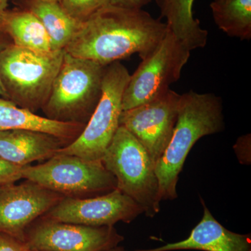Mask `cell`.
I'll return each mask as SVG.
<instances>
[{"instance_id": "obj_1", "label": "cell", "mask_w": 251, "mask_h": 251, "mask_svg": "<svg viewBox=\"0 0 251 251\" xmlns=\"http://www.w3.org/2000/svg\"><path fill=\"white\" fill-rule=\"evenodd\" d=\"M166 23L143 9L108 4L82 23L64 51L74 57L108 66L138 53H153L166 36Z\"/></svg>"}, {"instance_id": "obj_2", "label": "cell", "mask_w": 251, "mask_h": 251, "mask_svg": "<svg viewBox=\"0 0 251 251\" xmlns=\"http://www.w3.org/2000/svg\"><path fill=\"white\" fill-rule=\"evenodd\" d=\"M225 128L222 100L214 94H181L171 142L155 165L161 201L177 198L176 185L186 158L196 142Z\"/></svg>"}, {"instance_id": "obj_3", "label": "cell", "mask_w": 251, "mask_h": 251, "mask_svg": "<svg viewBox=\"0 0 251 251\" xmlns=\"http://www.w3.org/2000/svg\"><path fill=\"white\" fill-rule=\"evenodd\" d=\"M64 50L40 52L9 44L0 54V79L8 100L35 112L47 102Z\"/></svg>"}, {"instance_id": "obj_4", "label": "cell", "mask_w": 251, "mask_h": 251, "mask_svg": "<svg viewBox=\"0 0 251 251\" xmlns=\"http://www.w3.org/2000/svg\"><path fill=\"white\" fill-rule=\"evenodd\" d=\"M105 67L65 52L42 108L44 117L54 121L86 125L101 97Z\"/></svg>"}, {"instance_id": "obj_5", "label": "cell", "mask_w": 251, "mask_h": 251, "mask_svg": "<svg viewBox=\"0 0 251 251\" xmlns=\"http://www.w3.org/2000/svg\"><path fill=\"white\" fill-rule=\"evenodd\" d=\"M117 181V188L132 198L143 214L153 218L161 211L155 166L145 149L130 132L119 127L101 160Z\"/></svg>"}, {"instance_id": "obj_6", "label": "cell", "mask_w": 251, "mask_h": 251, "mask_svg": "<svg viewBox=\"0 0 251 251\" xmlns=\"http://www.w3.org/2000/svg\"><path fill=\"white\" fill-rule=\"evenodd\" d=\"M23 179L64 198L94 197L117 188L116 179L101 161H87L60 153L36 166L23 167Z\"/></svg>"}, {"instance_id": "obj_7", "label": "cell", "mask_w": 251, "mask_h": 251, "mask_svg": "<svg viewBox=\"0 0 251 251\" xmlns=\"http://www.w3.org/2000/svg\"><path fill=\"white\" fill-rule=\"evenodd\" d=\"M130 74L120 62L106 66L102 94L97 108L80 135L58 153L87 161H100L120 127L122 98Z\"/></svg>"}, {"instance_id": "obj_8", "label": "cell", "mask_w": 251, "mask_h": 251, "mask_svg": "<svg viewBox=\"0 0 251 251\" xmlns=\"http://www.w3.org/2000/svg\"><path fill=\"white\" fill-rule=\"evenodd\" d=\"M190 52L168 29L156 50L142 60L130 75L122 98V110L148 103L168 92L180 78Z\"/></svg>"}, {"instance_id": "obj_9", "label": "cell", "mask_w": 251, "mask_h": 251, "mask_svg": "<svg viewBox=\"0 0 251 251\" xmlns=\"http://www.w3.org/2000/svg\"><path fill=\"white\" fill-rule=\"evenodd\" d=\"M41 218L25 232L23 242L30 250L106 251L125 239L114 226L95 227Z\"/></svg>"}, {"instance_id": "obj_10", "label": "cell", "mask_w": 251, "mask_h": 251, "mask_svg": "<svg viewBox=\"0 0 251 251\" xmlns=\"http://www.w3.org/2000/svg\"><path fill=\"white\" fill-rule=\"evenodd\" d=\"M180 94L170 89L161 97L130 110H122L120 126L138 140L156 165L171 142Z\"/></svg>"}, {"instance_id": "obj_11", "label": "cell", "mask_w": 251, "mask_h": 251, "mask_svg": "<svg viewBox=\"0 0 251 251\" xmlns=\"http://www.w3.org/2000/svg\"><path fill=\"white\" fill-rule=\"evenodd\" d=\"M143 209L132 198L116 189L106 194L85 198H64L44 217L87 226H114L130 224Z\"/></svg>"}, {"instance_id": "obj_12", "label": "cell", "mask_w": 251, "mask_h": 251, "mask_svg": "<svg viewBox=\"0 0 251 251\" xmlns=\"http://www.w3.org/2000/svg\"><path fill=\"white\" fill-rule=\"evenodd\" d=\"M64 198L28 180L0 186V232L23 242L27 227Z\"/></svg>"}, {"instance_id": "obj_13", "label": "cell", "mask_w": 251, "mask_h": 251, "mask_svg": "<svg viewBox=\"0 0 251 251\" xmlns=\"http://www.w3.org/2000/svg\"><path fill=\"white\" fill-rule=\"evenodd\" d=\"M201 201L204 210L202 219L187 239L155 249L135 251H251V234L235 233L226 228L213 216L201 198Z\"/></svg>"}, {"instance_id": "obj_14", "label": "cell", "mask_w": 251, "mask_h": 251, "mask_svg": "<svg viewBox=\"0 0 251 251\" xmlns=\"http://www.w3.org/2000/svg\"><path fill=\"white\" fill-rule=\"evenodd\" d=\"M67 144L57 137L30 130L0 131V156L20 166L49 159Z\"/></svg>"}, {"instance_id": "obj_15", "label": "cell", "mask_w": 251, "mask_h": 251, "mask_svg": "<svg viewBox=\"0 0 251 251\" xmlns=\"http://www.w3.org/2000/svg\"><path fill=\"white\" fill-rule=\"evenodd\" d=\"M86 125L50 120L0 97V131L30 130L54 135L67 145L80 135Z\"/></svg>"}, {"instance_id": "obj_16", "label": "cell", "mask_w": 251, "mask_h": 251, "mask_svg": "<svg viewBox=\"0 0 251 251\" xmlns=\"http://www.w3.org/2000/svg\"><path fill=\"white\" fill-rule=\"evenodd\" d=\"M0 31L18 47L40 52L53 50L42 23L27 10H5L0 15Z\"/></svg>"}, {"instance_id": "obj_17", "label": "cell", "mask_w": 251, "mask_h": 251, "mask_svg": "<svg viewBox=\"0 0 251 251\" xmlns=\"http://www.w3.org/2000/svg\"><path fill=\"white\" fill-rule=\"evenodd\" d=\"M20 9L30 11L42 23L53 50H64L82 23L71 17L59 2L47 0H13Z\"/></svg>"}, {"instance_id": "obj_18", "label": "cell", "mask_w": 251, "mask_h": 251, "mask_svg": "<svg viewBox=\"0 0 251 251\" xmlns=\"http://www.w3.org/2000/svg\"><path fill=\"white\" fill-rule=\"evenodd\" d=\"M194 1L156 0L168 29L190 51L204 48L208 39V31L201 28L200 21L193 18Z\"/></svg>"}, {"instance_id": "obj_19", "label": "cell", "mask_w": 251, "mask_h": 251, "mask_svg": "<svg viewBox=\"0 0 251 251\" xmlns=\"http://www.w3.org/2000/svg\"><path fill=\"white\" fill-rule=\"evenodd\" d=\"M216 25L241 40L251 39V0H214L211 3Z\"/></svg>"}, {"instance_id": "obj_20", "label": "cell", "mask_w": 251, "mask_h": 251, "mask_svg": "<svg viewBox=\"0 0 251 251\" xmlns=\"http://www.w3.org/2000/svg\"><path fill=\"white\" fill-rule=\"evenodd\" d=\"M59 4L71 17L83 23L110 4V0H60Z\"/></svg>"}, {"instance_id": "obj_21", "label": "cell", "mask_w": 251, "mask_h": 251, "mask_svg": "<svg viewBox=\"0 0 251 251\" xmlns=\"http://www.w3.org/2000/svg\"><path fill=\"white\" fill-rule=\"evenodd\" d=\"M20 166L0 156V186L15 184L23 179V169Z\"/></svg>"}, {"instance_id": "obj_22", "label": "cell", "mask_w": 251, "mask_h": 251, "mask_svg": "<svg viewBox=\"0 0 251 251\" xmlns=\"http://www.w3.org/2000/svg\"><path fill=\"white\" fill-rule=\"evenodd\" d=\"M251 142V134H247L239 137L234 145V151L243 164H250Z\"/></svg>"}, {"instance_id": "obj_23", "label": "cell", "mask_w": 251, "mask_h": 251, "mask_svg": "<svg viewBox=\"0 0 251 251\" xmlns=\"http://www.w3.org/2000/svg\"><path fill=\"white\" fill-rule=\"evenodd\" d=\"M27 247L23 241L9 234L0 232V251H26Z\"/></svg>"}, {"instance_id": "obj_24", "label": "cell", "mask_w": 251, "mask_h": 251, "mask_svg": "<svg viewBox=\"0 0 251 251\" xmlns=\"http://www.w3.org/2000/svg\"><path fill=\"white\" fill-rule=\"evenodd\" d=\"M152 0H110V4L126 9H142Z\"/></svg>"}, {"instance_id": "obj_25", "label": "cell", "mask_w": 251, "mask_h": 251, "mask_svg": "<svg viewBox=\"0 0 251 251\" xmlns=\"http://www.w3.org/2000/svg\"><path fill=\"white\" fill-rule=\"evenodd\" d=\"M8 39H9V38H8L7 36L4 35L3 33L0 31V54H1L2 51L11 44ZM0 97H1V98L7 99L8 100L7 94H6V92H5L1 79H0Z\"/></svg>"}, {"instance_id": "obj_26", "label": "cell", "mask_w": 251, "mask_h": 251, "mask_svg": "<svg viewBox=\"0 0 251 251\" xmlns=\"http://www.w3.org/2000/svg\"><path fill=\"white\" fill-rule=\"evenodd\" d=\"M10 0H0V15L7 9Z\"/></svg>"}, {"instance_id": "obj_27", "label": "cell", "mask_w": 251, "mask_h": 251, "mask_svg": "<svg viewBox=\"0 0 251 251\" xmlns=\"http://www.w3.org/2000/svg\"><path fill=\"white\" fill-rule=\"evenodd\" d=\"M106 251H127L126 250L125 248L122 247H119V246H117L116 247L112 248L111 249H109V250Z\"/></svg>"}, {"instance_id": "obj_28", "label": "cell", "mask_w": 251, "mask_h": 251, "mask_svg": "<svg viewBox=\"0 0 251 251\" xmlns=\"http://www.w3.org/2000/svg\"><path fill=\"white\" fill-rule=\"evenodd\" d=\"M47 1H55V2H59L60 0H47Z\"/></svg>"}, {"instance_id": "obj_29", "label": "cell", "mask_w": 251, "mask_h": 251, "mask_svg": "<svg viewBox=\"0 0 251 251\" xmlns=\"http://www.w3.org/2000/svg\"><path fill=\"white\" fill-rule=\"evenodd\" d=\"M26 251H36V250H30V249H27Z\"/></svg>"}]
</instances>
